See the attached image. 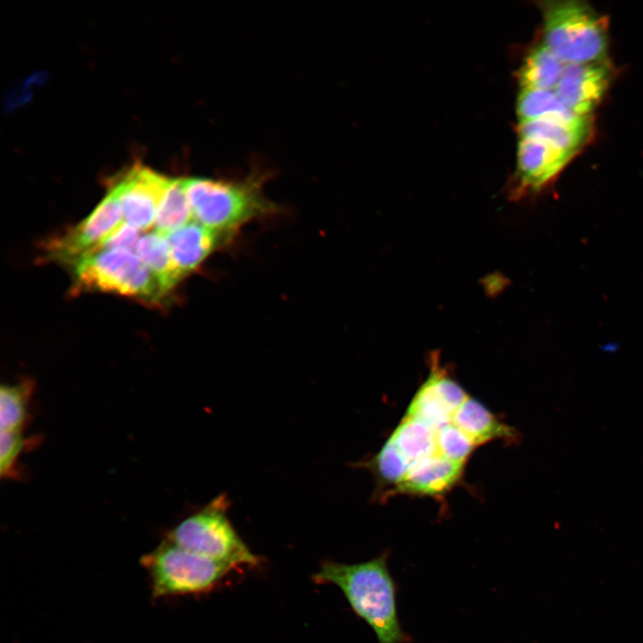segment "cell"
<instances>
[{
  "mask_svg": "<svg viewBox=\"0 0 643 643\" xmlns=\"http://www.w3.org/2000/svg\"><path fill=\"white\" fill-rule=\"evenodd\" d=\"M388 553L358 564L325 561L313 580L333 584L351 608L373 630L378 643H409L397 606V586L388 564Z\"/></svg>",
  "mask_w": 643,
  "mask_h": 643,
  "instance_id": "6da1fadb",
  "label": "cell"
},
{
  "mask_svg": "<svg viewBox=\"0 0 643 643\" xmlns=\"http://www.w3.org/2000/svg\"><path fill=\"white\" fill-rule=\"evenodd\" d=\"M265 171H252L242 180L184 178L193 221L219 233L235 230L276 208L266 198Z\"/></svg>",
  "mask_w": 643,
  "mask_h": 643,
  "instance_id": "7a4b0ae2",
  "label": "cell"
},
{
  "mask_svg": "<svg viewBox=\"0 0 643 643\" xmlns=\"http://www.w3.org/2000/svg\"><path fill=\"white\" fill-rule=\"evenodd\" d=\"M544 44L564 64L602 62L607 51L605 20L580 1L542 4Z\"/></svg>",
  "mask_w": 643,
  "mask_h": 643,
  "instance_id": "3957f363",
  "label": "cell"
},
{
  "mask_svg": "<svg viewBox=\"0 0 643 643\" xmlns=\"http://www.w3.org/2000/svg\"><path fill=\"white\" fill-rule=\"evenodd\" d=\"M226 494L213 499L199 512L187 517L168 536L174 544L197 555L227 564L256 566L255 555L236 531L228 517Z\"/></svg>",
  "mask_w": 643,
  "mask_h": 643,
  "instance_id": "277c9868",
  "label": "cell"
},
{
  "mask_svg": "<svg viewBox=\"0 0 643 643\" xmlns=\"http://www.w3.org/2000/svg\"><path fill=\"white\" fill-rule=\"evenodd\" d=\"M78 288L113 293L156 304L167 294L134 251L104 248L75 263Z\"/></svg>",
  "mask_w": 643,
  "mask_h": 643,
  "instance_id": "5b68a950",
  "label": "cell"
},
{
  "mask_svg": "<svg viewBox=\"0 0 643 643\" xmlns=\"http://www.w3.org/2000/svg\"><path fill=\"white\" fill-rule=\"evenodd\" d=\"M156 597L212 589L232 567L188 551L171 540L142 558Z\"/></svg>",
  "mask_w": 643,
  "mask_h": 643,
  "instance_id": "8992f818",
  "label": "cell"
},
{
  "mask_svg": "<svg viewBox=\"0 0 643 643\" xmlns=\"http://www.w3.org/2000/svg\"><path fill=\"white\" fill-rule=\"evenodd\" d=\"M122 221L118 192L112 185L108 194L86 219L46 244V256L75 264L97 251Z\"/></svg>",
  "mask_w": 643,
  "mask_h": 643,
  "instance_id": "52a82bcc",
  "label": "cell"
},
{
  "mask_svg": "<svg viewBox=\"0 0 643 643\" xmlns=\"http://www.w3.org/2000/svg\"><path fill=\"white\" fill-rule=\"evenodd\" d=\"M170 179L141 164L130 167L113 186L116 188L122 221L137 230L154 225L156 211Z\"/></svg>",
  "mask_w": 643,
  "mask_h": 643,
  "instance_id": "ba28073f",
  "label": "cell"
},
{
  "mask_svg": "<svg viewBox=\"0 0 643 643\" xmlns=\"http://www.w3.org/2000/svg\"><path fill=\"white\" fill-rule=\"evenodd\" d=\"M575 155L544 140L520 138L513 197L520 198L541 190Z\"/></svg>",
  "mask_w": 643,
  "mask_h": 643,
  "instance_id": "9c48e42d",
  "label": "cell"
},
{
  "mask_svg": "<svg viewBox=\"0 0 643 643\" xmlns=\"http://www.w3.org/2000/svg\"><path fill=\"white\" fill-rule=\"evenodd\" d=\"M610 78V70L603 61L565 64L555 91L572 113L589 116L605 95Z\"/></svg>",
  "mask_w": 643,
  "mask_h": 643,
  "instance_id": "30bf717a",
  "label": "cell"
},
{
  "mask_svg": "<svg viewBox=\"0 0 643 643\" xmlns=\"http://www.w3.org/2000/svg\"><path fill=\"white\" fill-rule=\"evenodd\" d=\"M464 465L438 454L415 460L390 496L406 494L441 499L462 479Z\"/></svg>",
  "mask_w": 643,
  "mask_h": 643,
  "instance_id": "8fae6325",
  "label": "cell"
},
{
  "mask_svg": "<svg viewBox=\"0 0 643 643\" xmlns=\"http://www.w3.org/2000/svg\"><path fill=\"white\" fill-rule=\"evenodd\" d=\"M592 119L589 116L545 117L519 123L520 138L544 140L561 149L577 153L592 136Z\"/></svg>",
  "mask_w": 643,
  "mask_h": 643,
  "instance_id": "7c38bea8",
  "label": "cell"
},
{
  "mask_svg": "<svg viewBox=\"0 0 643 643\" xmlns=\"http://www.w3.org/2000/svg\"><path fill=\"white\" fill-rule=\"evenodd\" d=\"M220 234L195 221L165 234L172 261L182 278L211 255Z\"/></svg>",
  "mask_w": 643,
  "mask_h": 643,
  "instance_id": "4fadbf2b",
  "label": "cell"
},
{
  "mask_svg": "<svg viewBox=\"0 0 643 643\" xmlns=\"http://www.w3.org/2000/svg\"><path fill=\"white\" fill-rule=\"evenodd\" d=\"M452 422L477 447L496 439L514 443L520 438L514 428L500 422L480 402L470 397L456 410Z\"/></svg>",
  "mask_w": 643,
  "mask_h": 643,
  "instance_id": "5bb4252c",
  "label": "cell"
},
{
  "mask_svg": "<svg viewBox=\"0 0 643 643\" xmlns=\"http://www.w3.org/2000/svg\"><path fill=\"white\" fill-rule=\"evenodd\" d=\"M368 470L376 481L374 498L384 500L404 479L410 462L390 439H387L377 454L355 464Z\"/></svg>",
  "mask_w": 643,
  "mask_h": 643,
  "instance_id": "9a60e30c",
  "label": "cell"
},
{
  "mask_svg": "<svg viewBox=\"0 0 643 643\" xmlns=\"http://www.w3.org/2000/svg\"><path fill=\"white\" fill-rule=\"evenodd\" d=\"M134 252L159 280L166 293L182 279L174 265L164 234L154 230L140 237Z\"/></svg>",
  "mask_w": 643,
  "mask_h": 643,
  "instance_id": "2e32d148",
  "label": "cell"
},
{
  "mask_svg": "<svg viewBox=\"0 0 643 643\" xmlns=\"http://www.w3.org/2000/svg\"><path fill=\"white\" fill-rule=\"evenodd\" d=\"M565 64L543 43L526 56L519 72L522 88L555 89Z\"/></svg>",
  "mask_w": 643,
  "mask_h": 643,
  "instance_id": "e0dca14e",
  "label": "cell"
},
{
  "mask_svg": "<svg viewBox=\"0 0 643 643\" xmlns=\"http://www.w3.org/2000/svg\"><path fill=\"white\" fill-rule=\"evenodd\" d=\"M437 430L426 422L405 416L388 439L410 462L438 454Z\"/></svg>",
  "mask_w": 643,
  "mask_h": 643,
  "instance_id": "ac0fdd59",
  "label": "cell"
},
{
  "mask_svg": "<svg viewBox=\"0 0 643 643\" xmlns=\"http://www.w3.org/2000/svg\"><path fill=\"white\" fill-rule=\"evenodd\" d=\"M192 221L193 215L184 188V178L170 179L156 211L154 231L165 235Z\"/></svg>",
  "mask_w": 643,
  "mask_h": 643,
  "instance_id": "d6986e66",
  "label": "cell"
},
{
  "mask_svg": "<svg viewBox=\"0 0 643 643\" xmlns=\"http://www.w3.org/2000/svg\"><path fill=\"white\" fill-rule=\"evenodd\" d=\"M520 122L545 117L579 116L559 99L555 89L522 88L517 100Z\"/></svg>",
  "mask_w": 643,
  "mask_h": 643,
  "instance_id": "ffe728a7",
  "label": "cell"
},
{
  "mask_svg": "<svg viewBox=\"0 0 643 643\" xmlns=\"http://www.w3.org/2000/svg\"><path fill=\"white\" fill-rule=\"evenodd\" d=\"M28 387L3 385L0 388L1 430H21L27 415Z\"/></svg>",
  "mask_w": 643,
  "mask_h": 643,
  "instance_id": "44dd1931",
  "label": "cell"
},
{
  "mask_svg": "<svg viewBox=\"0 0 643 643\" xmlns=\"http://www.w3.org/2000/svg\"><path fill=\"white\" fill-rule=\"evenodd\" d=\"M438 454L450 461L465 464L477 447L474 442L453 422L437 430Z\"/></svg>",
  "mask_w": 643,
  "mask_h": 643,
  "instance_id": "7402d4cb",
  "label": "cell"
},
{
  "mask_svg": "<svg viewBox=\"0 0 643 643\" xmlns=\"http://www.w3.org/2000/svg\"><path fill=\"white\" fill-rule=\"evenodd\" d=\"M23 445L21 430H1L0 437V472H8L13 467Z\"/></svg>",
  "mask_w": 643,
  "mask_h": 643,
  "instance_id": "603a6c76",
  "label": "cell"
},
{
  "mask_svg": "<svg viewBox=\"0 0 643 643\" xmlns=\"http://www.w3.org/2000/svg\"><path fill=\"white\" fill-rule=\"evenodd\" d=\"M139 238V230L129 223L122 221L103 242L98 250L104 248H125L134 251Z\"/></svg>",
  "mask_w": 643,
  "mask_h": 643,
  "instance_id": "cb8c5ba5",
  "label": "cell"
},
{
  "mask_svg": "<svg viewBox=\"0 0 643 643\" xmlns=\"http://www.w3.org/2000/svg\"><path fill=\"white\" fill-rule=\"evenodd\" d=\"M46 76L44 72H37L31 75L24 81L21 88L13 89L6 99V108L13 109L27 103L32 94L33 88L40 86L46 79Z\"/></svg>",
  "mask_w": 643,
  "mask_h": 643,
  "instance_id": "d4e9b609",
  "label": "cell"
}]
</instances>
